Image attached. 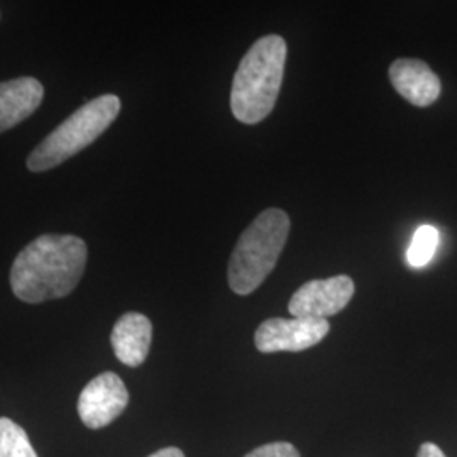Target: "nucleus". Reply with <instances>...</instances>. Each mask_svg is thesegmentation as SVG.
<instances>
[{"mask_svg": "<svg viewBox=\"0 0 457 457\" xmlns=\"http://www.w3.org/2000/svg\"><path fill=\"white\" fill-rule=\"evenodd\" d=\"M417 457H447L442 453L441 447L436 445L434 442H425L419 449Z\"/></svg>", "mask_w": 457, "mask_h": 457, "instance_id": "4468645a", "label": "nucleus"}, {"mask_svg": "<svg viewBox=\"0 0 457 457\" xmlns=\"http://www.w3.org/2000/svg\"><path fill=\"white\" fill-rule=\"evenodd\" d=\"M128 403L129 393L124 381L115 373H102L80 393L79 415L88 428H102L112 424Z\"/></svg>", "mask_w": 457, "mask_h": 457, "instance_id": "0eeeda50", "label": "nucleus"}, {"mask_svg": "<svg viewBox=\"0 0 457 457\" xmlns=\"http://www.w3.org/2000/svg\"><path fill=\"white\" fill-rule=\"evenodd\" d=\"M395 90L417 107H428L441 96V80L422 60L400 58L390 66Z\"/></svg>", "mask_w": 457, "mask_h": 457, "instance_id": "6e6552de", "label": "nucleus"}, {"mask_svg": "<svg viewBox=\"0 0 457 457\" xmlns=\"http://www.w3.org/2000/svg\"><path fill=\"white\" fill-rule=\"evenodd\" d=\"M87 258L88 247L77 236H39L12 262L11 288L26 303L63 298L80 283Z\"/></svg>", "mask_w": 457, "mask_h": 457, "instance_id": "f257e3e1", "label": "nucleus"}, {"mask_svg": "<svg viewBox=\"0 0 457 457\" xmlns=\"http://www.w3.org/2000/svg\"><path fill=\"white\" fill-rule=\"evenodd\" d=\"M330 330V324L320 319H281L264 320L254 334L256 349L264 354L300 353L320 343Z\"/></svg>", "mask_w": 457, "mask_h": 457, "instance_id": "39448f33", "label": "nucleus"}, {"mask_svg": "<svg viewBox=\"0 0 457 457\" xmlns=\"http://www.w3.org/2000/svg\"><path fill=\"white\" fill-rule=\"evenodd\" d=\"M290 217L281 209H266L241 234L228 260V281L237 295L253 294L275 270L287 245Z\"/></svg>", "mask_w": 457, "mask_h": 457, "instance_id": "7ed1b4c3", "label": "nucleus"}, {"mask_svg": "<svg viewBox=\"0 0 457 457\" xmlns=\"http://www.w3.org/2000/svg\"><path fill=\"white\" fill-rule=\"evenodd\" d=\"M153 341V326L146 315L129 312L115 322L111 343L117 360L129 368H137L146 361Z\"/></svg>", "mask_w": 457, "mask_h": 457, "instance_id": "1a4fd4ad", "label": "nucleus"}, {"mask_svg": "<svg viewBox=\"0 0 457 457\" xmlns=\"http://www.w3.org/2000/svg\"><path fill=\"white\" fill-rule=\"evenodd\" d=\"M149 457H185V454L181 453L179 447H166V449H162V451H158V453H154Z\"/></svg>", "mask_w": 457, "mask_h": 457, "instance_id": "2eb2a0df", "label": "nucleus"}, {"mask_svg": "<svg viewBox=\"0 0 457 457\" xmlns=\"http://www.w3.org/2000/svg\"><path fill=\"white\" fill-rule=\"evenodd\" d=\"M0 457H37L22 427L0 417Z\"/></svg>", "mask_w": 457, "mask_h": 457, "instance_id": "9b49d317", "label": "nucleus"}, {"mask_svg": "<svg viewBox=\"0 0 457 457\" xmlns=\"http://www.w3.org/2000/svg\"><path fill=\"white\" fill-rule=\"evenodd\" d=\"M45 88L33 77L0 82V132L9 131L36 112Z\"/></svg>", "mask_w": 457, "mask_h": 457, "instance_id": "9d476101", "label": "nucleus"}, {"mask_svg": "<svg viewBox=\"0 0 457 457\" xmlns=\"http://www.w3.org/2000/svg\"><path fill=\"white\" fill-rule=\"evenodd\" d=\"M439 230L434 226H422L413 234L407 251V262L413 268H422L432 262L439 245Z\"/></svg>", "mask_w": 457, "mask_h": 457, "instance_id": "f8f14e48", "label": "nucleus"}, {"mask_svg": "<svg viewBox=\"0 0 457 457\" xmlns=\"http://www.w3.org/2000/svg\"><path fill=\"white\" fill-rule=\"evenodd\" d=\"M119 112L120 100L112 94L87 102L34 147L26 162L28 168L41 173L65 163L107 131Z\"/></svg>", "mask_w": 457, "mask_h": 457, "instance_id": "20e7f679", "label": "nucleus"}, {"mask_svg": "<svg viewBox=\"0 0 457 457\" xmlns=\"http://www.w3.org/2000/svg\"><path fill=\"white\" fill-rule=\"evenodd\" d=\"M245 457H300V453L290 442H270Z\"/></svg>", "mask_w": 457, "mask_h": 457, "instance_id": "ddd939ff", "label": "nucleus"}, {"mask_svg": "<svg viewBox=\"0 0 457 457\" xmlns=\"http://www.w3.org/2000/svg\"><path fill=\"white\" fill-rule=\"evenodd\" d=\"M354 295V281L347 275L312 279L295 292L288 312L295 319L327 320L344 311Z\"/></svg>", "mask_w": 457, "mask_h": 457, "instance_id": "423d86ee", "label": "nucleus"}, {"mask_svg": "<svg viewBox=\"0 0 457 457\" xmlns=\"http://www.w3.org/2000/svg\"><path fill=\"white\" fill-rule=\"evenodd\" d=\"M287 43L278 34L258 39L237 66L230 111L243 124H258L275 109L287 63Z\"/></svg>", "mask_w": 457, "mask_h": 457, "instance_id": "f03ea898", "label": "nucleus"}]
</instances>
